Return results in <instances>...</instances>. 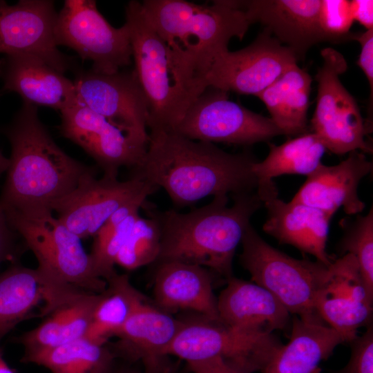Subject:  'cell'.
<instances>
[{"label": "cell", "mask_w": 373, "mask_h": 373, "mask_svg": "<svg viewBox=\"0 0 373 373\" xmlns=\"http://www.w3.org/2000/svg\"><path fill=\"white\" fill-rule=\"evenodd\" d=\"M182 323L145 302L116 335L117 350L130 361L142 360L148 373H170L163 358Z\"/></svg>", "instance_id": "d4e9b609"}, {"label": "cell", "mask_w": 373, "mask_h": 373, "mask_svg": "<svg viewBox=\"0 0 373 373\" xmlns=\"http://www.w3.org/2000/svg\"><path fill=\"white\" fill-rule=\"evenodd\" d=\"M320 22L326 42L352 40L350 30L353 24L350 1L321 0Z\"/></svg>", "instance_id": "836d02e7"}, {"label": "cell", "mask_w": 373, "mask_h": 373, "mask_svg": "<svg viewBox=\"0 0 373 373\" xmlns=\"http://www.w3.org/2000/svg\"><path fill=\"white\" fill-rule=\"evenodd\" d=\"M251 24L260 23L298 61L314 45L325 41L320 22L321 0L238 1Z\"/></svg>", "instance_id": "d6986e66"}, {"label": "cell", "mask_w": 373, "mask_h": 373, "mask_svg": "<svg viewBox=\"0 0 373 373\" xmlns=\"http://www.w3.org/2000/svg\"><path fill=\"white\" fill-rule=\"evenodd\" d=\"M12 228L38 261V269L64 284L99 294L107 283L96 274L81 238L49 207L3 210Z\"/></svg>", "instance_id": "8992f818"}, {"label": "cell", "mask_w": 373, "mask_h": 373, "mask_svg": "<svg viewBox=\"0 0 373 373\" xmlns=\"http://www.w3.org/2000/svg\"><path fill=\"white\" fill-rule=\"evenodd\" d=\"M323 64L315 75L318 83L316 106L311 120L313 133L326 148L336 154L353 151L372 153L366 140L372 132L358 104L340 80L347 69L344 56L332 48L321 52Z\"/></svg>", "instance_id": "ba28073f"}, {"label": "cell", "mask_w": 373, "mask_h": 373, "mask_svg": "<svg viewBox=\"0 0 373 373\" xmlns=\"http://www.w3.org/2000/svg\"><path fill=\"white\" fill-rule=\"evenodd\" d=\"M125 14L133 69L148 104L147 127L150 132H174L204 90L184 75L148 20L141 2L129 1Z\"/></svg>", "instance_id": "5b68a950"}, {"label": "cell", "mask_w": 373, "mask_h": 373, "mask_svg": "<svg viewBox=\"0 0 373 373\" xmlns=\"http://www.w3.org/2000/svg\"><path fill=\"white\" fill-rule=\"evenodd\" d=\"M56 44L75 50L93 63L99 73H115L133 61L128 28H117L99 11L94 0H66L57 13L54 29Z\"/></svg>", "instance_id": "9c48e42d"}, {"label": "cell", "mask_w": 373, "mask_h": 373, "mask_svg": "<svg viewBox=\"0 0 373 373\" xmlns=\"http://www.w3.org/2000/svg\"><path fill=\"white\" fill-rule=\"evenodd\" d=\"M3 133L10 143L11 155L0 195L3 210L50 208L73 191L83 176L96 171L55 143L35 106L23 103Z\"/></svg>", "instance_id": "3957f363"}, {"label": "cell", "mask_w": 373, "mask_h": 373, "mask_svg": "<svg viewBox=\"0 0 373 373\" xmlns=\"http://www.w3.org/2000/svg\"><path fill=\"white\" fill-rule=\"evenodd\" d=\"M160 248L161 231L157 222L151 217L139 216L115 263L127 270H134L155 263Z\"/></svg>", "instance_id": "d6a6232c"}, {"label": "cell", "mask_w": 373, "mask_h": 373, "mask_svg": "<svg viewBox=\"0 0 373 373\" xmlns=\"http://www.w3.org/2000/svg\"><path fill=\"white\" fill-rule=\"evenodd\" d=\"M158 189L136 175L126 181L96 171L86 174L75 189L50 205L57 218L81 239L94 237L115 211Z\"/></svg>", "instance_id": "4fadbf2b"}, {"label": "cell", "mask_w": 373, "mask_h": 373, "mask_svg": "<svg viewBox=\"0 0 373 373\" xmlns=\"http://www.w3.org/2000/svg\"><path fill=\"white\" fill-rule=\"evenodd\" d=\"M283 344L273 334L259 335L204 321L182 322L167 355L187 363L221 357L245 373L262 372Z\"/></svg>", "instance_id": "8fae6325"}, {"label": "cell", "mask_w": 373, "mask_h": 373, "mask_svg": "<svg viewBox=\"0 0 373 373\" xmlns=\"http://www.w3.org/2000/svg\"><path fill=\"white\" fill-rule=\"evenodd\" d=\"M57 17L50 0H20L15 5L0 0V53L34 55L64 74L74 60L56 44Z\"/></svg>", "instance_id": "9a60e30c"}, {"label": "cell", "mask_w": 373, "mask_h": 373, "mask_svg": "<svg viewBox=\"0 0 373 373\" xmlns=\"http://www.w3.org/2000/svg\"><path fill=\"white\" fill-rule=\"evenodd\" d=\"M297 61L294 52L264 28L245 48L220 55L205 82L207 87L257 96Z\"/></svg>", "instance_id": "5bb4252c"}, {"label": "cell", "mask_w": 373, "mask_h": 373, "mask_svg": "<svg viewBox=\"0 0 373 373\" xmlns=\"http://www.w3.org/2000/svg\"><path fill=\"white\" fill-rule=\"evenodd\" d=\"M344 339L326 324L294 316L289 341L274 353L262 373H320L318 365Z\"/></svg>", "instance_id": "484cf974"}, {"label": "cell", "mask_w": 373, "mask_h": 373, "mask_svg": "<svg viewBox=\"0 0 373 373\" xmlns=\"http://www.w3.org/2000/svg\"><path fill=\"white\" fill-rule=\"evenodd\" d=\"M228 93L207 87L189 108L174 132L194 140L245 146L283 135L270 117L229 100Z\"/></svg>", "instance_id": "30bf717a"}, {"label": "cell", "mask_w": 373, "mask_h": 373, "mask_svg": "<svg viewBox=\"0 0 373 373\" xmlns=\"http://www.w3.org/2000/svg\"><path fill=\"white\" fill-rule=\"evenodd\" d=\"M269 148L266 158L256 162L252 169L258 180L256 193L262 202L278 196L274 178L286 174L308 176L322 164L326 151L313 132L300 135L280 145L269 143Z\"/></svg>", "instance_id": "83f0119b"}, {"label": "cell", "mask_w": 373, "mask_h": 373, "mask_svg": "<svg viewBox=\"0 0 373 373\" xmlns=\"http://www.w3.org/2000/svg\"><path fill=\"white\" fill-rule=\"evenodd\" d=\"M193 373H245L221 357L187 363Z\"/></svg>", "instance_id": "74e56055"}, {"label": "cell", "mask_w": 373, "mask_h": 373, "mask_svg": "<svg viewBox=\"0 0 373 373\" xmlns=\"http://www.w3.org/2000/svg\"><path fill=\"white\" fill-rule=\"evenodd\" d=\"M372 301L356 258L345 254L329 265L314 305L325 323L350 343L359 328L372 323Z\"/></svg>", "instance_id": "2e32d148"}, {"label": "cell", "mask_w": 373, "mask_h": 373, "mask_svg": "<svg viewBox=\"0 0 373 373\" xmlns=\"http://www.w3.org/2000/svg\"><path fill=\"white\" fill-rule=\"evenodd\" d=\"M0 373H15L5 361L0 351Z\"/></svg>", "instance_id": "ab89813d"}, {"label": "cell", "mask_w": 373, "mask_h": 373, "mask_svg": "<svg viewBox=\"0 0 373 373\" xmlns=\"http://www.w3.org/2000/svg\"><path fill=\"white\" fill-rule=\"evenodd\" d=\"M343 230L338 244V250L343 256H354L367 290L373 298V209L365 216L358 214L354 220L343 218L340 222Z\"/></svg>", "instance_id": "1f68e13d"}, {"label": "cell", "mask_w": 373, "mask_h": 373, "mask_svg": "<svg viewBox=\"0 0 373 373\" xmlns=\"http://www.w3.org/2000/svg\"><path fill=\"white\" fill-rule=\"evenodd\" d=\"M1 91H0V95H1ZM9 158L5 157L0 151V177L4 172L6 171L9 165Z\"/></svg>", "instance_id": "60d3db41"}, {"label": "cell", "mask_w": 373, "mask_h": 373, "mask_svg": "<svg viewBox=\"0 0 373 373\" xmlns=\"http://www.w3.org/2000/svg\"><path fill=\"white\" fill-rule=\"evenodd\" d=\"M157 264L153 294L158 306L165 311H194L208 321L221 323L213 291V271L178 261Z\"/></svg>", "instance_id": "cb8c5ba5"}, {"label": "cell", "mask_w": 373, "mask_h": 373, "mask_svg": "<svg viewBox=\"0 0 373 373\" xmlns=\"http://www.w3.org/2000/svg\"><path fill=\"white\" fill-rule=\"evenodd\" d=\"M115 354L106 344L82 337L50 348L25 352L21 361L51 373H112Z\"/></svg>", "instance_id": "f546056e"}, {"label": "cell", "mask_w": 373, "mask_h": 373, "mask_svg": "<svg viewBox=\"0 0 373 373\" xmlns=\"http://www.w3.org/2000/svg\"><path fill=\"white\" fill-rule=\"evenodd\" d=\"M312 82L311 76L294 64L256 96L283 135L306 133Z\"/></svg>", "instance_id": "f1b7e54d"}, {"label": "cell", "mask_w": 373, "mask_h": 373, "mask_svg": "<svg viewBox=\"0 0 373 373\" xmlns=\"http://www.w3.org/2000/svg\"><path fill=\"white\" fill-rule=\"evenodd\" d=\"M350 8L354 21H358L366 30L373 29V1H350Z\"/></svg>", "instance_id": "f35d334b"}, {"label": "cell", "mask_w": 373, "mask_h": 373, "mask_svg": "<svg viewBox=\"0 0 373 373\" xmlns=\"http://www.w3.org/2000/svg\"><path fill=\"white\" fill-rule=\"evenodd\" d=\"M148 148L133 175L163 188L173 204L186 207L206 197L256 191L258 161L249 151L230 153L213 143L175 132H150Z\"/></svg>", "instance_id": "6da1fadb"}, {"label": "cell", "mask_w": 373, "mask_h": 373, "mask_svg": "<svg viewBox=\"0 0 373 373\" xmlns=\"http://www.w3.org/2000/svg\"><path fill=\"white\" fill-rule=\"evenodd\" d=\"M352 40L357 41L361 45V52L357 65L363 70L370 86V100L368 106L367 124L372 127V104H373V29L365 32L353 34Z\"/></svg>", "instance_id": "d590c367"}, {"label": "cell", "mask_w": 373, "mask_h": 373, "mask_svg": "<svg viewBox=\"0 0 373 373\" xmlns=\"http://www.w3.org/2000/svg\"><path fill=\"white\" fill-rule=\"evenodd\" d=\"M77 290L38 268L11 265L0 274V341L19 323L46 317Z\"/></svg>", "instance_id": "ac0fdd59"}, {"label": "cell", "mask_w": 373, "mask_h": 373, "mask_svg": "<svg viewBox=\"0 0 373 373\" xmlns=\"http://www.w3.org/2000/svg\"><path fill=\"white\" fill-rule=\"evenodd\" d=\"M73 81L82 104L117 126L148 134V104L134 69L111 74L78 69Z\"/></svg>", "instance_id": "e0dca14e"}, {"label": "cell", "mask_w": 373, "mask_h": 373, "mask_svg": "<svg viewBox=\"0 0 373 373\" xmlns=\"http://www.w3.org/2000/svg\"><path fill=\"white\" fill-rule=\"evenodd\" d=\"M364 153L353 151L339 164L323 163L310 175L291 201L334 215L342 208L347 215L361 213L365 204L358 194L361 180L372 171Z\"/></svg>", "instance_id": "ffe728a7"}, {"label": "cell", "mask_w": 373, "mask_h": 373, "mask_svg": "<svg viewBox=\"0 0 373 373\" xmlns=\"http://www.w3.org/2000/svg\"><path fill=\"white\" fill-rule=\"evenodd\" d=\"M99 294L74 291L39 326L17 337V341L23 346L25 352L53 347L84 337Z\"/></svg>", "instance_id": "4316f807"}, {"label": "cell", "mask_w": 373, "mask_h": 373, "mask_svg": "<svg viewBox=\"0 0 373 373\" xmlns=\"http://www.w3.org/2000/svg\"><path fill=\"white\" fill-rule=\"evenodd\" d=\"M59 113L60 134L92 157L103 170V175L117 178L121 167L133 171L142 164L149 134L117 126L78 100Z\"/></svg>", "instance_id": "7c38bea8"}, {"label": "cell", "mask_w": 373, "mask_h": 373, "mask_svg": "<svg viewBox=\"0 0 373 373\" xmlns=\"http://www.w3.org/2000/svg\"><path fill=\"white\" fill-rule=\"evenodd\" d=\"M240 242V263L256 284L271 292L289 314L305 321L325 324L314 302L329 265L285 254L265 242L251 224Z\"/></svg>", "instance_id": "52a82bcc"}, {"label": "cell", "mask_w": 373, "mask_h": 373, "mask_svg": "<svg viewBox=\"0 0 373 373\" xmlns=\"http://www.w3.org/2000/svg\"><path fill=\"white\" fill-rule=\"evenodd\" d=\"M351 344V356L347 364L334 373H373V326L356 336Z\"/></svg>", "instance_id": "e575fe53"}, {"label": "cell", "mask_w": 373, "mask_h": 373, "mask_svg": "<svg viewBox=\"0 0 373 373\" xmlns=\"http://www.w3.org/2000/svg\"><path fill=\"white\" fill-rule=\"evenodd\" d=\"M2 92L19 94L23 103L61 112L77 101L73 80L41 58L28 54L4 55L0 59Z\"/></svg>", "instance_id": "44dd1931"}, {"label": "cell", "mask_w": 373, "mask_h": 373, "mask_svg": "<svg viewBox=\"0 0 373 373\" xmlns=\"http://www.w3.org/2000/svg\"><path fill=\"white\" fill-rule=\"evenodd\" d=\"M216 196L208 204L179 213L162 211L146 201L142 208L157 222L161 248L155 263L178 261L197 265L224 277L233 276V260L244 231L263 202L256 191Z\"/></svg>", "instance_id": "7a4b0ae2"}, {"label": "cell", "mask_w": 373, "mask_h": 373, "mask_svg": "<svg viewBox=\"0 0 373 373\" xmlns=\"http://www.w3.org/2000/svg\"><path fill=\"white\" fill-rule=\"evenodd\" d=\"M227 281L217 298L222 325L259 335L271 334L287 325L289 312L268 290L233 276Z\"/></svg>", "instance_id": "7402d4cb"}, {"label": "cell", "mask_w": 373, "mask_h": 373, "mask_svg": "<svg viewBox=\"0 0 373 373\" xmlns=\"http://www.w3.org/2000/svg\"><path fill=\"white\" fill-rule=\"evenodd\" d=\"M106 283L105 290L99 294L85 336L101 344L116 336L133 313L146 302L143 294L131 285L126 274H116Z\"/></svg>", "instance_id": "4dcf8cb0"}, {"label": "cell", "mask_w": 373, "mask_h": 373, "mask_svg": "<svg viewBox=\"0 0 373 373\" xmlns=\"http://www.w3.org/2000/svg\"><path fill=\"white\" fill-rule=\"evenodd\" d=\"M144 12L170 50L184 75L202 90L215 59L228 50L233 37L242 39L251 25L238 1L211 5L184 0H144Z\"/></svg>", "instance_id": "277c9868"}, {"label": "cell", "mask_w": 373, "mask_h": 373, "mask_svg": "<svg viewBox=\"0 0 373 373\" xmlns=\"http://www.w3.org/2000/svg\"><path fill=\"white\" fill-rule=\"evenodd\" d=\"M267 216L262 229L280 244L290 245L302 253L329 265L333 259L327 252L329 224L334 215L278 196L263 202Z\"/></svg>", "instance_id": "603a6c76"}, {"label": "cell", "mask_w": 373, "mask_h": 373, "mask_svg": "<svg viewBox=\"0 0 373 373\" xmlns=\"http://www.w3.org/2000/svg\"><path fill=\"white\" fill-rule=\"evenodd\" d=\"M20 237L9 224L4 211L0 207V265L14 261L20 253L17 239Z\"/></svg>", "instance_id": "8d00e7d4"}, {"label": "cell", "mask_w": 373, "mask_h": 373, "mask_svg": "<svg viewBox=\"0 0 373 373\" xmlns=\"http://www.w3.org/2000/svg\"><path fill=\"white\" fill-rule=\"evenodd\" d=\"M112 373H148V372H140V371H137V370H131V369H122V370H113Z\"/></svg>", "instance_id": "b9f144b4"}]
</instances>
